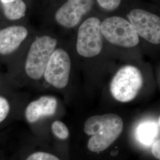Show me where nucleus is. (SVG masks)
Returning a JSON list of instances; mask_svg holds the SVG:
<instances>
[{
	"label": "nucleus",
	"instance_id": "18",
	"mask_svg": "<svg viewBox=\"0 0 160 160\" xmlns=\"http://www.w3.org/2000/svg\"><path fill=\"white\" fill-rule=\"evenodd\" d=\"M15 0H0V2L1 4H8V3H10L13 1H14Z\"/></svg>",
	"mask_w": 160,
	"mask_h": 160
},
{
	"label": "nucleus",
	"instance_id": "9",
	"mask_svg": "<svg viewBox=\"0 0 160 160\" xmlns=\"http://www.w3.org/2000/svg\"><path fill=\"white\" fill-rule=\"evenodd\" d=\"M28 34L27 29L22 26H12L0 30V54L7 55L16 51Z\"/></svg>",
	"mask_w": 160,
	"mask_h": 160
},
{
	"label": "nucleus",
	"instance_id": "3",
	"mask_svg": "<svg viewBox=\"0 0 160 160\" xmlns=\"http://www.w3.org/2000/svg\"><path fill=\"white\" fill-rule=\"evenodd\" d=\"M57 40L48 36L38 37L31 45L25 63L27 75L39 80L44 74L47 63L55 50Z\"/></svg>",
	"mask_w": 160,
	"mask_h": 160
},
{
	"label": "nucleus",
	"instance_id": "14",
	"mask_svg": "<svg viewBox=\"0 0 160 160\" xmlns=\"http://www.w3.org/2000/svg\"><path fill=\"white\" fill-rule=\"evenodd\" d=\"M10 110L8 101L5 97L0 96V123L5 120Z\"/></svg>",
	"mask_w": 160,
	"mask_h": 160
},
{
	"label": "nucleus",
	"instance_id": "12",
	"mask_svg": "<svg viewBox=\"0 0 160 160\" xmlns=\"http://www.w3.org/2000/svg\"><path fill=\"white\" fill-rule=\"evenodd\" d=\"M4 16L10 20H16L25 16L27 7L23 0H15L14 1L1 4Z\"/></svg>",
	"mask_w": 160,
	"mask_h": 160
},
{
	"label": "nucleus",
	"instance_id": "5",
	"mask_svg": "<svg viewBox=\"0 0 160 160\" xmlns=\"http://www.w3.org/2000/svg\"><path fill=\"white\" fill-rule=\"evenodd\" d=\"M102 48L101 22L97 17L88 18L81 24L78 29L77 52L83 57H94L100 53Z\"/></svg>",
	"mask_w": 160,
	"mask_h": 160
},
{
	"label": "nucleus",
	"instance_id": "16",
	"mask_svg": "<svg viewBox=\"0 0 160 160\" xmlns=\"http://www.w3.org/2000/svg\"><path fill=\"white\" fill-rule=\"evenodd\" d=\"M26 160H60L54 155L44 152H36L29 155Z\"/></svg>",
	"mask_w": 160,
	"mask_h": 160
},
{
	"label": "nucleus",
	"instance_id": "7",
	"mask_svg": "<svg viewBox=\"0 0 160 160\" xmlns=\"http://www.w3.org/2000/svg\"><path fill=\"white\" fill-rule=\"evenodd\" d=\"M71 62L68 53L61 48L52 54L44 72L46 81L54 87L62 89L67 86Z\"/></svg>",
	"mask_w": 160,
	"mask_h": 160
},
{
	"label": "nucleus",
	"instance_id": "4",
	"mask_svg": "<svg viewBox=\"0 0 160 160\" xmlns=\"http://www.w3.org/2000/svg\"><path fill=\"white\" fill-rule=\"evenodd\" d=\"M103 36L110 43L117 46L132 48L139 42V36L129 21L123 17L112 16L101 23Z\"/></svg>",
	"mask_w": 160,
	"mask_h": 160
},
{
	"label": "nucleus",
	"instance_id": "13",
	"mask_svg": "<svg viewBox=\"0 0 160 160\" xmlns=\"http://www.w3.org/2000/svg\"><path fill=\"white\" fill-rule=\"evenodd\" d=\"M51 128L53 133L58 138L62 140L68 138L69 132L67 126L63 122L59 120H56L52 123Z\"/></svg>",
	"mask_w": 160,
	"mask_h": 160
},
{
	"label": "nucleus",
	"instance_id": "8",
	"mask_svg": "<svg viewBox=\"0 0 160 160\" xmlns=\"http://www.w3.org/2000/svg\"><path fill=\"white\" fill-rule=\"evenodd\" d=\"M93 3V0H67L56 12L55 19L62 26L74 28L92 10Z\"/></svg>",
	"mask_w": 160,
	"mask_h": 160
},
{
	"label": "nucleus",
	"instance_id": "11",
	"mask_svg": "<svg viewBox=\"0 0 160 160\" xmlns=\"http://www.w3.org/2000/svg\"><path fill=\"white\" fill-rule=\"evenodd\" d=\"M160 123L157 125L152 122H145L141 123L137 128V137L138 141L145 145H150L159 133Z\"/></svg>",
	"mask_w": 160,
	"mask_h": 160
},
{
	"label": "nucleus",
	"instance_id": "1",
	"mask_svg": "<svg viewBox=\"0 0 160 160\" xmlns=\"http://www.w3.org/2000/svg\"><path fill=\"white\" fill-rule=\"evenodd\" d=\"M84 132L89 139L87 148L93 152H102L119 137L123 130V122L118 114L108 113L92 116L86 120Z\"/></svg>",
	"mask_w": 160,
	"mask_h": 160
},
{
	"label": "nucleus",
	"instance_id": "10",
	"mask_svg": "<svg viewBox=\"0 0 160 160\" xmlns=\"http://www.w3.org/2000/svg\"><path fill=\"white\" fill-rule=\"evenodd\" d=\"M57 100L54 97L45 96L29 104L25 110V116L29 123H34L44 117L55 113Z\"/></svg>",
	"mask_w": 160,
	"mask_h": 160
},
{
	"label": "nucleus",
	"instance_id": "17",
	"mask_svg": "<svg viewBox=\"0 0 160 160\" xmlns=\"http://www.w3.org/2000/svg\"><path fill=\"white\" fill-rule=\"evenodd\" d=\"M160 138H158V139L157 138V139H155L153 144H152V155H154L155 158H157V160H160Z\"/></svg>",
	"mask_w": 160,
	"mask_h": 160
},
{
	"label": "nucleus",
	"instance_id": "2",
	"mask_svg": "<svg viewBox=\"0 0 160 160\" xmlns=\"http://www.w3.org/2000/svg\"><path fill=\"white\" fill-rule=\"evenodd\" d=\"M143 84L141 71L135 66L125 65L114 75L110 82V90L117 101L127 103L137 97Z\"/></svg>",
	"mask_w": 160,
	"mask_h": 160
},
{
	"label": "nucleus",
	"instance_id": "6",
	"mask_svg": "<svg viewBox=\"0 0 160 160\" xmlns=\"http://www.w3.org/2000/svg\"><path fill=\"white\" fill-rule=\"evenodd\" d=\"M127 17L138 36L155 45L160 43V18L142 9H133Z\"/></svg>",
	"mask_w": 160,
	"mask_h": 160
},
{
	"label": "nucleus",
	"instance_id": "15",
	"mask_svg": "<svg viewBox=\"0 0 160 160\" xmlns=\"http://www.w3.org/2000/svg\"><path fill=\"white\" fill-rule=\"evenodd\" d=\"M102 8L108 11H113L120 6L121 0H97Z\"/></svg>",
	"mask_w": 160,
	"mask_h": 160
}]
</instances>
